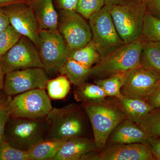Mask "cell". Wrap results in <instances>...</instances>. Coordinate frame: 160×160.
<instances>
[{"instance_id": "cell-38", "label": "cell", "mask_w": 160, "mask_h": 160, "mask_svg": "<svg viewBox=\"0 0 160 160\" xmlns=\"http://www.w3.org/2000/svg\"><path fill=\"white\" fill-rule=\"evenodd\" d=\"M130 0H105V5H122Z\"/></svg>"}, {"instance_id": "cell-33", "label": "cell", "mask_w": 160, "mask_h": 160, "mask_svg": "<svg viewBox=\"0 0 160 160\" xmlns=\"http://www.w3.org/2000/svg\"><path fill=\"white\" fill-rule=\"evenodd\" d=\"M148 142L154 159L160 160V137L149 138Z\"/></svg>"}, {"instance_id": "cell-10", "label": "cell", "mask_w": 160, "mask_h": 160, "mask_svg": "<svg viewBox=\"0 0 160 160\" xmlns=\"http://www.w3.org/2000/svg\"><path fill=\"white\" fill-rule=\"evenodd\" d=\"M5 75L15 70L39 67L42 68L37 47L25 36H22L0 59Z\"/></svg>"}, {"instance_id": "cell-26", "label": "cell", "mask_w": 160, "mask_h": 160, "mask_svg": "<svg viewBox=\"0 0 160 160\" xmlns=\"http://www.w3.org/2000/svg\"><path fill=\"white\" fill-rule=\"evenodd\" d=\"M149 138L160 137V107L153 109L138 123Z\"/></svg>"}, {"instance_id": "cell-9", "label": "cell", "mask_w": 160, "mask_h": 160, "mask_svg": "<svg viewBox=\"0 0 160 160\" xmlns=\"http://www.w3.org/2000/svg\"><path fill=\"white\" fill-rule=\"evenodd\" d=\"M85 19L76 11L61 10L58 29L70 50L84 47L92 40L91 28Z\"/></svg>"}, {"instance_id": "cell-2", "label": "cell", "mask_w": 160, "mask_h": 160, "mask_svg": "<svg viewBox=\"0 0 160 160\" xmlns=\"http://www.w3.org/2000/svg\"><path fill=\"white\" fill-rule=\"evenodd\" d=\"M146 40L144 38L125 44L104 57L90 68V76L104 78L116 73L126 72L141 66V52Z\"/></svg>"}, {"instance_id": "cell-27", "label": "cell", "mask_w": 160, "mask_h": 160, "mask_svg": "<svg viewBox=\"0 0 160 160\" xmlns=\"http://www.w3.org/2000/svg\"><path fill=\"white\" fill-rule=\"evenodd\" d=\"M143 37L146 41L160 42V19L148 11L144 18Z\"/></svg>"}, {"instance_id": "cell-32", "label": "cell", "mask_w": 160, "mask_h": 160, "mask_svg": "<svg viewBox=\"0 0 160 160\" xmlns=\"http://www.w3.org/2000/svg\"><path fill=\"white\" fill-rule=\"evenodd\" d=\"M146 100L153 109L160 107V81Z\"/></svg>"}, {"instance_id": "cell-7", "label": "cell", "mask_w": 160, "mask_h": 160, "mask_svg": "<svg viewBox=\"0 0 160 160\" xmlns=\"http://www.w3.org/2000/svg\"><path fill=\"white\" fill-rule=\"evenodd\" d=\"M89 20L92 34V41L100 58L125 45L117 31L111 15L105 7Z\"/></svg>"}, {"instance_id": "cell-5", "label": "cell", "mask_w": 160, "mask_h": 160, "mask_svg": "<svg viewBox=\"0 0 160 160\" xmlns=\"http://www.w3.org/2000/svg\"><path fill=\"white\" fill-rule=\"evenodd\" d=\"M46 118L40 119L9 118L5 129L4 140L22 151L27 152L46 139Z\"/></svg>"}, {"instance_id": "cell-3", "label": "cell", "mask_w": 160, "mask_h": 160, "mask_svg": "<svg viewBox=\"0 0 160 160\" xmlns=\"http://www.w3.org/2000/svg\"><path fill=\"white\" fill-rule=\"evenodd\" d=\"M47 133L46 139L66 141L82 136L85 122L76 104H69L62 108H53L46 117Z\"/></svg>"}, {"instance_id": "cell-29", "label": "cell", "mask_w": 160, "mask_h": 160, "mask_svg": "<svg viewBox=\"0 0 160 160\" xmlns=\"http://www.w3.org/2000/svg\"><path fill=\"white\" fill-rule=\"evenodd\" d=\"M105 6V0H78L76 11L86 19L100 11Z\"/></svg>"}, {"instance_id": "cell-34", "label": "cell", "mask_w": 160, "mask_h": 160, "mask_svg": "<svg viewBox=\"0 0 160 160\" xmlns=\"http://www.w3.org/2000/svg\"><path fill=\"white\" fill-rule=\"evenodd\" d=\"M78 0H56L61 10L76 11Z\"/></svg>"}, {"instance_id": "cell-36", "label": "cell", "mask_w": 160, "mask_h": 160, "mask_svg": "<svg viewBox=\"0 0 160 160\" xmlns=\"http://www.w3.org/2000/svg\"><path fill=\"white\" fill-rule=\"evenodd\" d=\"M10 23L8 16L2 8H0V33L7 29Z\"/></svg>"}, {"instance_id": "cell-39", "label": "cell", "mask_w": 160, "mask_h": 160, "mask_svg": "<svg viewBox=\"0 0 160 160\" xmlns=\"http://www.w3.org/2000/svg\"><path fill=\"white\" fill-rule=\"evenodd\" d=\"M5 74L3 71L2 67L0 62V93L3 91L5 81Z\"/></svg>"}, {"instance_id": "cell-24", "label": "cell", "mask_w": 160, "mask_h": 160, "mask_svg": "<svg viewBox=\"0 0 160 160\" xmlns=\"http://www.w3.org/2000/svg\"><path fill=\"white\" fill-rule=\"evenodd\" d=\"M68 58L89 68L98 63L100 59L97 49L92 40L84 47L70 50Z\"/></svg>"}, {"instance_id": "cell-35", "label": "cell", "mask_w": 160, "mask_h": 160, "mask_svg": "<svg viewBox=\"0 0 160 160\" xmlns=\"http://www.w3.org/2000/svg\"><path fill=\"white\" fill-rule=\"evenodd\" d=\"M147 11L160 19V0H151L147 5Z\"/></svg>"}, {"instance_id": "cell-1", "label": "cell", "mask_w": 160, "mask_h": 160, "mask_svg": "<svg viewBox=\"0 0 160 160\" xmlns=\"http://www.w3.org/2000/svg\"><path fill=\"white\" fill-rule=\"evenodd\" d=\"M119 35L125 44L143 38L147 6L140 0H130L122 5H105Z\"/></svg>"}, {"instance_id": "cell-6", "label": "cell", "mask_w": 160, "mask_h": 160, "mask_svg": "<svg viewBox=\"0 0 160 160\" xmlns=\"http://www.w3.org/2000/svg\"><path fill=\"white\" fill-rule=\"evenodd\" d=\"M46 89H37L9 96L7 109L10 117L40 119L45 118L53 107Z\"/></svg>"}, {"instance_id": "cell-12", "label": "cell", "mask_w": 160, "mask_h": 160, "mask_svg": "<svg viewBox=\"0 0 160 160\" xmlns=\"http://www.w3.org/2000/svg\"><path fill=\"white\" fill-rule=\"evenodd\" d=\"M10 25L18 32L29 39L38 47L40 29L29 2L13 3L3 7Z\"/></svg>"}, {"instance_id": "cell-21", "label": "cell", "mask_w": 160, "mask_h": 160, "mask_svg": "<svg viewBox=\"0 0 160 160\" xmlns=\"http://www.w3.org/2000/svg\"><path fill=\"white\" fill-rule=\"evenodd\" d=\"M142 67L160 75V42L146 41L141 52Z\"/></svg>"}, {"instance_id": "cell-4", "label": "cell", "mask_w": 160, "mask_h": 160, "mask_svg": "<svg viewBox=\"0 0 160 160\" xmlns=\"http://www.w3.org/2000/svg\"><path fill=\"white\" fill-rule=\"evenodd\" d=\"M84 109L91 124L97 147L98 150L102 149L115 128L127 118L118 105L105 101L85 103Z\"/></svg>"}, {"instance_id": "cell-31", "label": "cell", "mask_w": 160, "mask_h": 160, "mask_svg": "<svg viewBox=\"0 0 160 160\" xmlns=\"http://www.w3.org/2000/svg\"><path fill=\"white\" fill-rule=\"evenodd\" d=\"M8 98L4 91L0 93V143L5 139L6 124L10 117L7 109Z\"/></svg>"}, {"instance_id": "cell-13", "label": "cell", "mask_w": 160, "mask_h": 160, "mask_svg": "<svg viewBox=\"0 0 160 160\" xmlns=\"http://www.w3.org/2000/svg\"><path fill=\"white\" fill-rule=\"evenodd\" d=\"M160 81V75L139 66L126 72L121 93L127 97L146 100Z\"/></svg>"}, {"instance_id": "cell-14", "label": "cell", "mask_w": 160, "mask_h": 160, "mask_svg": "<svg viewBox=\"0 0 160 160\" xmlns=\"http://www.w3.org/2000/svg\"><path fill=\"white\" fill-rule=\"evenodd\" d=\"M149 144H114L99 153H92L84 160H153Z\"/></svg>"}, {"instance_id": "cell-25", "label": "cell", "mask_w": 160, "mask_h": 160, "mask_svg": "<svg viewBox=\"0 0 160 160\" xmlns=\"http://www.w3.org/2000/svg\"><path fill=\"white\" fill-rule=\"evenodd\" d=\"M46 89L50 98L62 99L66 97L70 91V82L66 76L61 75L55 78L48 80Z\"/></svg>"}, {"instance_id": "cell-17", "label": "cell", "mask_w": 160, "mask_h": 160, "mask_svg": "<svg viewBox=\"0 0 160 160\" xmlns=\"http://www.w3.org/2000/svg\"><path fill=\"white\" fill-rule=\"evenodd\" d=\"M40 30H58L59 15L55 9L53 0H30Z\"/></svg>"}, {"instance_id": "cell-23", "label": "cell", "mask_w": 160, "mask_h": 160, "mask_svg": "<svg viewBox=\"0 0 160 160\" xmlns=\"http://www.w3.org/2000/svg\"><path fill=\"white\" fill-rule=\"evenodd\" d=\"M126 73H116L104 78H98L95 83L102 88L106 97L118 98L122 95L121 89L125 83Z\"/></svg>"}, {"instance_id": "cell-18", "label": "cell", "mask_w": 160, "mask_h": 160, "mask_svg": "<svg viewBox=\"0 0 160 160\" xmlns=\"http://www.w3.org/2000/svg\"><path fill=\"white\" fill-rule=\"evenodd\" d=\"M117 99L118 106L127 118L137 124L153 109L146 100L127 97L123 95Z\"/></svg>"}, {"instance_id": "cell-37", "label": "cell", "mask_w": 160, "mask_h": 160, "mask_svg": "<svg viewBox=\"0 0 160 160\" xmlns=\"http://www.w3.org/2000/svg\"><path fill=\"white\" fill-rule=\"evenodd\" d=\"M22 2H29V0H0V8H3L13 3Z\"/></svg>"}, {"instance_id": "cell-8", "label": "cell", "mask_w": 160, "mask_h": 160, "mask_svg": "<svg viewBox=\"0 0 160 160\" xmlns=\"http://www.w3.org/2000/svg\"><path fill=\"white\" fill-rule=\"evenodd\" d=\"M38 49L46 73L58 72L69 57L70 51L58 30H40Z\"/></svg>"}, {"instance_id": "cell-28", "label": "cell", "mask_w": 160, "mask_h": 160, "mask_svg": "<svg viewBox=\"0 0 160 160\" xmlns=\"http://www.w3.org/2000/svg\"><path fill=\"white\" fill-rule=\"evenodd\" d=\"M22 36L11 25L0 33V59L18 42Z\"/></svg>"}, {"instance_id": "cell-22", "label": "cell", "mask_w": 160, "mask_h": 160, "mask_svg": "<svg viewBox=\"0 0 160 160\" xmlns=\"http://www.w3.org/2000/svg\"><path fill=\"white\" fill-rule=\"evenodd\" d=\"M74 91L75 98L79 102L98 103L104 102L106 96L100 86L97 84L85 82L77 86Z\"/></svg>"}, {"instance_id": "cell-19", "label": "cell", "mask_w": 160, "mask_h": 160, "mask_svg": "<svg viewBox=\"0 0 160 160\" xmlns=\"http://www.w3.org/2000/svg\"><path fill=\"white\" fill-rule=\"evenodd\" d=\"M90 68L68 58L58 72L66 76L70 83L78 86L86 82L90 77Z\"/></svg>"}, {"instance_id": "cell-11", "label": "cell", "mask_w": 160, "mask_h": 160, "mask_svg": "<svg viewBox=\"0 0 160 160\" xmlns=\"http://www.w3.org/2000/svg\"><path fill=\"white\" fill-rule=\"evenodd\" d=\"M48 80L42 68L15 70L5 75L3 91L6 95L12 97L33 89H46Z\"/></svg>"}, {"instance_id": "cell-30", "label": "cell", "mask_w": 160, "mask_h": 160, "mask_svg": "<svg viewBox=\"0 0 160 160\" xmlns=\"http://www.w3.org/2000/svg\"><path fill=\"white\" fill-rule=\"evenodd\" d=\"M0 160H29L27 152L15 148L5 140L0 143Z\"/></svg>"}, {"instance_id": "cell-16", "label": "cell", "mask_w": 160, "mask_h": 160, "mask_svg": "<svg viewBox=\"0 0 160 160\" xmlns=\"http://www.w3.org/2000/svg\"><path fill=\"white\" fill-rule=\"evenodd\" d=\"M149 137L139 126L126 118L115 128L110 134L109 142L114 144H148Z\"/></svg>"}, {"instance_id": "cell-15", "label": "cell", "mask_w": 160, "mask_h": 160, "mask_svg": "<svg viewBox=\"0 0 160 160\" xmlns=\"http://www.w3.org/2000/svg\"><path fill=\"white\" fill-rule=\"evenodd\" d=\"M97 150L94 140L77 137L65 141L53 160H84Z\"/></svg>"}, {"instance_id": "cell-41", "label": "cell", "mask_w": 160, "mask_h": 160, "mask_svg": "<svg viewBox=\"0 0 160 160\" xmlns=\"http://www.w3.org/2000/svg\"><path fill=\"white\" fill-rule=\"evenodd\" d=\"M30 1V0H29V1Z\"/></svg>"}, {"instance_id": "cell-20", "label": "cell", "mask_w": 160, "mask_h": 160, "mask_svg": "<svg viewBox=\"0 0 160 160\" xmlns=\"http://www.w3.org/2000/svg\"><path fill=\"white\" fill-rule=\"evenodd\" d=\"M65 141L45 139L40 142L27 151L29 160H53Z\"/></svg>"}, {"instance_id": "cell-40", "label": "cell", "mask_w": 160, "mask_h": 160, "mask_svg": "<svg viewBox=\"0 0 160 160\" xmlns=\"http://www.w3.org/2000/svg\"><path fill=\"white\" fill-rule=\"evenodd\" d=\"M141 2H143V3H145L147 6V4L151 1V0H140Z\"/></svg>"}]
</instances>
